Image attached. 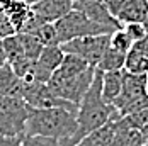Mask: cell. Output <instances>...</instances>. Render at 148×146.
I'll list each match as a JSON object with an SVG mask.
<instances>
[{
  "instance_id": "cell-1",
  "label": "cell",
  "mask_w": 148,
  "mask_h": 146,
  "mask_svg": "<svg viewBox=\"0 0 148 146\" xmlns=\"http://www.w3.org/2000/svg\"><path fill=\"white\" fill-rule=\"evenodd\" d=\"M119 112L112 104H109L102 95V72L97 68L94 80L90 83L89 90L85 92L84 99L78 104L77 111V132L73 138L63 146H75L78 145L90 131L101 128L107 121L118 117Z\"/></svg>"
},
{
  "instance_id": "cell-2",
  "label": "cell",
  "mask_w": 148,
  "mask_h": 146,
  "mask_svg": "<svg viewBox=\"0 0 148 146\" xmlns=\"http://www.w3.org/2000/svg\"><path fill=\"white\" fill-rule=\"evenodd\" d=\"M77 112L65 107H31L26 134H39L66 145L77 132Z\"/></svg>"
},
{
  "instance_id": "cell-3",
  "label": "cell",
  "mask_w": 148,
  "mask_h": 146,
  "mask_svg": "<svg viewBox=\"0 0 148 146\" xmlns=\"http://www.w3.org/2000/svg\"><path fill=\"white\" fill-rule=\"evenodd\" d=\"M55 26H56L61 43H66L70 39L82 38V36H95V34H111L112 32L109 27L92 20L89 15H85L78 9H72L70 12L61 15L58 20H55Z\"/></svg>"
},
{
  "instance_id": "cell-4",
  "label": "cell",
  "mask_w": 148,
  "mask_h": 146,
  "mask_svg": "<svg viewBox=\"0 0 148 146\" xmlns=\"http://www.w3.org/2000/svg\"><path fill=\"white\" fill-rule=\"evenodd\" d=\"M119 116L130 114L134 111L148 107V88L147 75H136L124 70V83L118 99L112 102Z\"/></svg>"
},
{
  "instance_id": "cell-5",
  "label": "cell",
  "mask_w": 148,
  "mask_h": 146,
  "mask_svg": "<svg viewBox=\"0 0 148 146\" xmlns=\"http://www.w3.org/2000/svg\"><path fill=\"white\" fill-rule=\"evenodd\" d=\"M29 116V104L19 97L0 95V134L24 136Z\"/></svg>"
},
{
  "instance_id": "cell-6",
  "label": "cell",
  "mask_w": 148,
  "mask_h": 146,
  "mask_svg": "<svg viewBox=\"0 0 148 146\" xmlns=\"http://www.w3.org/2000/svg\"><path fill=\"white\" fill-rule=\"evenodd\" d=\"M95 70H97V66H90L85 72L78 73V75H72V76H60L56 73H53L48 85L61 99H66L72 104L78 105L80 100L84 99L85 92L89 90L92 80H94Z\"/></svg>"
},
{
  "instance_id": "cell-7",
  "label": "cell",
  "mask_w": 148,
  "mask_h": 146,
  "mask_svg": "<svg viewBox=\"0 0 148 146\" xmlns=\"http://www.w3.org/2000/svg\"><path fill=\"white\" fill-rule=\"evenodd\" d=\"M109 36L111 34H95V36H82L75 38L66 43H61V48L65 53L78 55L84 59H87L90 65L97 66L102 58L106 48L109 46Z\"/></svg>"
},
{
  "instance_id": "cell-8",
  "label": "cell",
  "mask_w": 148,
  "mask_h": 146,
  "mask_svg": "<svg viewBox=\"0 0 148 146\" xmlns=\"http://www.w3.org/2000/svg\"><path fill=\"white\" fill-rule=\"evenodd\" d=\"M22 99L31 107H65V109H70L75 112L78 111L77 104H72L66 99H61L49 88L48 83H43V82H24Z\"/></svg>"
},
{
  "instance_id": "cell-9",
  "label": "cell",
  "mask_w": 148,
  "mask_h": 146,
  "mask_svg": "<svg viewBox=\"0 0 148 146\" xmlns=\"http://www.w3.org/2000/svg\"><path fill=\"white\" fill-rule=\"evenodd\" d=\"M73 9L82 10L85 15H89L92 20L109 27L111 31H116L123 26L118 20V17H114L109 12L104 0H73Z\"/></svg>"
},
{
  "instance_id": "cell-10",
  "label": "cell",
  "mask_w": 148,
  "mask_h": 146,
  "mask_svg": "<svg viewBox=\"0 0 148 146\" xmlns=\"http://www.w3.org/2000/svg\"><path fill=\"white\" fill-rule=\"evenodd\" d=\"M31 7L39 22H55L73 9V0H39Z\"/></svg>"
},
{
  "instance_id": "cell-11",
  "label": "cell",
  "mask_w": 148,
  "mask_h": 146,
  "mask_svg": "<svg viewBox=\"0 0 148 146\" xmlns=\"http://www.w3.org/2000/svg\"><path fill=\"white\" fill-rule=\"evenodd\" d=\"M0 9L10 19L15 32H21L24 29L26 22L32 15V7L26 0H0Z\"/></svg>"
},
{
  "instance_id": "cell-12",
  "label": "cell",
  "mask_w": 148,
  "mask_h": 146,
  "mask_svg": "<svg viewBox=\"0 0 148 146\" xmlns=\"http://www.w3.org/2000/svg\"><path fill=\"white\" fill-rule=\"evenodd\" d=\"M114 143H116V117L107 121L101 128L90 131L78 145H82V146H114Z\"/></svg>"
},
{
  "instance_id": "cell-13",
  "label": "cell",
  "mask_w": 148,
  "mask_h": 146,
  "mask_svg": "<svg viewBox=\"0 0 148 146\" xmlns=\"http://www.w3.org/2000/svg\"><path fill=\"white\" fill-rule=\"evenodd\" d=\"M22 87L24 82L17 76L9 63L0 66V95L7 97H19L22 99Z\"/></svg>"
},
{
  "instance_id": "cell-14",
  "label": "cell",
  "mask_w": 148,
  "mask_h": 146,
  "mask_svg": "<svg viewBox=\"0 0 148 146\" xmlns=\"http://www.w3.org/2000/svg\"><path fill=\"white\" fill-rule=\"evenodd\" d=\"M124 83V68L102 72V95L109 104H112L123 90Z\"/></svg>"
},
{
  "instance_id": "cell-15",
  "label": "cell",
  "mask_w": 148,
  "mask_h": 146,
  "mask_svg": "<svg viewBox=\"0 0 148 146\" xmlns=\"http://www.w3.org/2000/svg\"><path fill=\"white\" fill-rule=\"evenodd\" d=\"M148 14V0H126L118 14L121 24L126 22H141Z\"/></svg>"
},
{
  "instance_id": "cell-16",
  "label": "cell",
  "mask_w": 148,
  "mask_h": 146,
  "mask_svg": "<svg viewBox=\"0 0 148 146\" xmlns=\"http://www.w3.org/2000/svg\"><path fill=\"white\" fill-rule=\"evenodd\" d=\"M90 66H94V65H90L89 61L84 59L82 56L73 55V53H65V58H63L61 65L58 66V70L55 73L60 75V76H72V75H78V73L85 72Z\"/></svg>"
},
{
  "instance_id": "cell-17",
  "label": "cell",
  "mask_w": 148,
  "mask_h": 146,
  "mask_svg": "<svg viewBox=\"0 0 148 146\" xmlns=\"http://www.w3.org/2000/svg\"><path fill=\"white\" fill-rule=\"evenodd\" d=\"M65 58V51L61 48V44H53V46H45L39 58H38V63L46 68L48 72L55 73L58 70V66L61 65V61Z\"/></svg>"
},
{
  "instance_id": "cell-18",
  "label": "cell",
  "mask_w": 148,
  "mask_h": 146,
  "mask_svg": "<svg viewBox=\"0 0 148 146\" xmlns=\"http://www.w3.org/2000/svg\"><path fill=\"white\" fill-rule=\"evenodd\" d=\"M124 59H126V53L119 51V49L112 48L109 44L106 48V51H104V55H102V58H101V61H99V65H97V68L101 72L121 70V68H124Z\"/></svg>"
},
{
  "instance_id": "cell-19",
  "label": "cell",
  "mask_w": 148,
  "mask_h": 146,
  "mask_svg": "<svg viewBox=\"0 0 148 146\" xmlns=\"http://www.w3.org/2000/svg\"><path fill=\"white\" fill-rule=\"evenodd\" d=\"M145 138L140 129L119 128L116 126V143L114 146H145Z\"/></svg>"
},
{
  "instance_id": "cell-20",
  "label": "cell",
  "mask_w": 148,
  "mask_h": 146,
  "mask_svg": "<svg viewBox=\"0 0 148 146\" xmlns=\"http://www.w3.org/2000/svg\"><path fill=\"white\" fill-rule=\"evenodd\" d=\"M124 70L130 73H136V75H147L148 73V56L138 53L136 49H130L126 53V59H124Z\"/></svg>"
},
{
  "instance_id": "cell-21",
  "label": "cell",
  "mask_w": 148,
  "mask_h": 146,
  "mask_svg": "<svg viewBox=\"0 0 148 146\" xmlns=\"http://www.w3.org/2000/svg\"><path fill=\"white\" fill-rule=\"evenodd\" d=\"M32 34L43 43V46L61 44V41H60V34H58V31H56L55 22H43V24H39V27L34 31Z\"/></svg>"
},
{
  "instance_id": "cell-22",
  "label": "cell",
  "mask_w": 148,
  "mask_h": 146,
  "mask_svg": "<svg viewBox=\"0 0 148 146\" xmlns=\"http://www.w3.org/2000/svg\"><path fill=\"white\" fill-rule=\"evenodd\" d=\"M19 38H21V43H22V48H24V55L31 59H38L41 51H43V43L34 36V34H29V32H17Z\"/></svg>"
},
{
  "instance_id": "cell-23",
  "label": "cell",
  "mask_w": 148,
  "mask_h": 146,
  "mask_svg": "<svg viewBox=\"0 0 148 146\" xmlns=\"http://www.w3.org/2000/svg\"><path fill=\"white\" fill-rule=\"evenodd\" d=\"M3 48H5V53H7V61L12 63L15 59H19L21 56H26L24 55V48L21 43V38L19 34H10L7 38H3Z\"/></svg>"
},
{
  "instance_id": "cell-24",
  "label": "cell",
  "mask_w": 148,
  "mask_h": 146,
  "mask_svg": "<svg viewBox=\"0 0 148 146\" xmlns=\"http://www.w3.org/2000/svg\"><path fill=\"white\" fill-rule=\"evenodd\" d=\"M109 44H111L112 48L119 49V51H123V53H128V51L131 49V46H133V39L128 36V32L123 29V26H121L119 29L111 32V36H109Z\"/></svg>"
},
{
  "instance_id": "cell-25",
  "label": "cell",
  "mask_w": 148,
  "mask_h": 146,
  "mask_svg": "<svg viewBox=\"0 0 148 146\" xmlns=\"http://www.w3.org/2000/svg\"><path fill=\"white\" fill-rule=\"evenodd\" d=\"M22 146H61L58 139L48 138V136H39V134H24L22 138Z\"/></svg>"
},
{
  "instance_id": "cell-26",
  "label": "cell",
  "mask_w": 148,
  "mask_h": 146,
  "mask_svg": "<svg viewBox=\"0 0 148 146\" xmlns=\"http://www.w3.org/2000/svg\"><path fill=\"white\" fill-rule=\"evenodd\" d=\"M123 29L128 32V36L133 39V43L138 41V39H141V38H145L148 34L141 22H126V24H123Z\"/></svg>"
},
{
  "instance_id": "cell-27",
  "label": "cell",
  "mask_w": 148,
  "mask_h": 146,
  "mask_svg": "<svg viewBox=\"0 0 148 146\" xmlns=\"http://www.w3.org/2000/svg\"><path fill=\"white\" fill-rule=\"evenodd\" d=\"M10 34H15V27L12 26V22L7 17V14L0 9V38L3 39V38H7Z\"/></svg>"
},
{
  "instance_id": "cell-28",
  "label": "cell",
  "mask_w": 148,
  "mask_h": 146,
  "mask_svg": "<svg viewBox=\"0 0 148 146\" xmlns=\"http://www.w3.org/2000/svg\"><path fill=\"white\" fill-rule=\"evenodd\" d=\"M22 138L21 136H5V134H0V146H22Z\"/></svg>"
},
{
  "instance_id": "cell-29",
  "label": "cell",
  "mask_w": 148,
  "mask_h": 146,
  "mask_svg": "<svg viewBox=\"0 0 148 146\" xmlns=\"http://www.w3.org/2000/svg\"><path fill=\"white\" fill-rule=\"evenodd\" d=\"M104 2H106V5H107L109 12L114 15V17H118L119 10H121V7L124 5V2H126V0H104Z\"/></svg>"
},
{
  "instance_id": "cell-30",
  "label": "cell",
  "mask_w": 148,
  "mask_h": 146,
  "mask_svg": "<svg viewBox=\"0 0 148 146\" xmlns=\"http://www.w3.org/2000/svg\"><path fill=\"white\" fill-rule=\"evenodd\" d=\"M131 48H133V49H136L138 53H141V55L148 56V34L145 36V38H141V39L134 41Z\"/></svg>"
},
{
  "instance_id": "cell-31",
  "label": "cell",
  "mask_w": 148,
  "mask_h": 146,
  "mask_svg": "<svg viewBox=\"0 0 148 146\" xmlns=\"http://www.w3.org/2000/svg\"><path fill=\"white\" fill-rule=\"evenodd\" d=\"M5 63H9V61H7V53H5V48H3V39L0 38V66L5 65Z\"/></svg>"
},
{
  "instance_id": "cell-32",
  "label": "cell",
  "mask_w": 148,
  "mask_h": 146,
  "mask_svg": "<svg viewBox=\"0 0 148 146\" xmlns=\"http://www.w3.org/2000/svg\"><path fill=\"white\" fill-rule=\"evenodd\" d=\"M141 24H143V27H145V31H147V32H148V14L145 15V19L141 20Z\"/></svg>"
},
{
  "instance_id": "cell-33",
  "label": "cell",
  "mask_w": 148,
  "mask_h": 146,
  "mask_svg": "<svg viewBox=\"0 0 148 146\" xmlns=\"http://www.w3.org/2000/svg\"><path fill=\"white\" fill-rule=\"evenodd\" d=\"M26 2H27L29 5H32V3H36V2H39V0H26Z\"/></svg>"
},
{
  "instance_id": "cell-34",
  "label": "cell",
  "mask_w": 148,
  "mask_h": 146,
  "mask_svg": "<svg viewBox=\"0 0 148 146\" xmlns=\"http://www.w3.org/2000/svg\"><path fill=\"white\" fill-rule=\"evenodd\" d=\"M145 146H148V141H147V143H145Z\"/></svg>"
},
{
  "instance_id": "cell-35",
  "label": "cell",
  "mask_w": 148,
  "mask_h": 146,
  "mask_svg": "<svg viewBox=\"0 0 148 146\" xmlns=\"http://www.w3.org/2000/svg\"><path fill=\"white\" fill-rule=\"evenodd\" d=\"M75 146H82V145H75Z\"/></svg>"
}]
</instances>
